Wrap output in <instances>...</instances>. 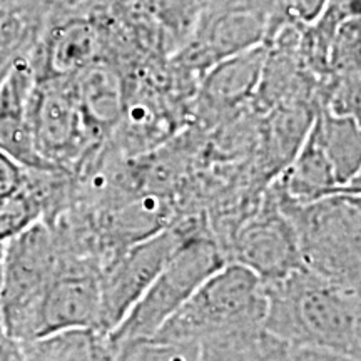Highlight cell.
I'll return each instance as SVG.
<instances>
[{
	"label": "cell",
	"mask_w": 361,
	"mask_h": 361,
	"mask_svg": "<svg viewBox=\"0 0 361 361\" xmlns=\"http://www.w3.org/2000/svg\"><path fill=\"white\" fill-rule=\"evenodd\" d=\"M263 329L291 346L361 360V290L298 268L264 283Z\"/></svg>",
	"instance_id": "obj_1"
},
{
	"label": "cell",
	"mask_w": 361,
	"mask_h": 361,
	"mask_svg": "<svg viewBox=\"0 0 361 361\" xmlns=\"http://www.w3.org/2000/svg\"><path fill=\"white\" fill-rule=\"evenodd\" d=\"M360 196L361 192H338L310 202L276 196L295 229L301 266L353 290H361Z\"/></svg>",
	"instance_id": "obj_2"
},
{
	"label": "cell",
	"mask_w": 361,
	"mask_h": 361,
	"mask_svg": "<svg viewBox=\"0 0 361 361\" xmlns=\"http://www.w3.org/2000/svg\"><path fill=\"white\" fill-rule=\"evenodd\" d=\"M266 313L264 283L238 263H226L194 291L154 336L192 343L263 328Z\"/></svg>",
	"instance_id": "obj_3"
},
{
	"label": "cell",
	"mask_w": 361,
	"mask_h": 361,
	"mask_svg": "<svg viewBox=\"0 0 361 361\" xmlns=\"http://www.w3.org/2000/svg\"><path fill=\"white\" fill-rule=\"evenodd\" d=\"M226 258L207 221L184 239L124 319L111 333L114 346L154 336Z\"/></svg>",
	"instance_id": "obj_4"
},
{
	"label": "cell",
	"mask_w": 361,
	"mask_h": 361,
	"mask_svg": "<svg viewBox=\"0 0 361 361\" xmlns=\"http://www.w3.org/2000/svg\"><path fill=\"white\" fill-rule=\"evenodd\" d=\"M61 261V245L45 221H37L4 243L0 323L19 343L35 338L40 303Z\"/></svg>",
	"instance_id": "obj_5"
},
{
	"label": "cell",
	"mask_w": 361,
	"mask_h": 361,
	"mask_svg": "<svg viewBox=\"0 0 361 361\" xmlns=\"http://www.w3.org/2000/svg\"><path fill=\"white\" fill-rule=\"evenodd\" d=\"M204 223V216H183L159 233L129 246L104 266L99 308L101 331L107 335L114 331L184 239Z\"/></svg>",
	"instance_id": "obj_6"
},
{
	"label": "cell",
	"mask_w": 361,
	"mask_h": 361,
	"mask_svg": "<svg viewBox=\"0 0 361 361\" xmlns=\"http://www.w3.org/2000/svg\"><path fill=\"white\" fill-rule=\"evenodd\" d=\"M29 123L37 156L49 168L74 173L106 142L90 133L71 79L35 80L29 99Z\"/></svg>",
	"instance_id": "obj_7"
},
{
	"label": "cell",
	"mask_w": 361,
	"mask_h": 361,
	"mask_svg": "<svg viewBox=\"0 0 361 361\" xmlns=\"http://www.w3.org/2000/svg\"><path fill=\"white\" fill-rule=\"evenodd\" d=\"M223 252L226 263L245 266L263 283L276 281L301 268L295 229L269 184L258 204L233 229Z\"/></svg>",
	"instance_id": "obj_8"
},
{
	"label": "cell",
	"mask_w": 361,
	"mask_h": 361,
	"mask_svg": "<svg viewBox=\"0 0 361 361\" xmlns=\"http://www.w3.org/2000/svg\"><path fill=\"white\" fill-rule=\"evenodd\" d=\"M72 200V176L64 169L27 168L0 151V243L56 218Z\"/></svg>",
	"instance_id": "obj_9"
},
{
	"label": "cell",
	"mask_w": 361,
	"mask_h": 361,
	"mask_svg": "<svg viewBox=\"0 0 361 361\" xmlns=\"http://www.w3.org/2000/svg\"><path fill=\"white\" fill-rule=\"evenodd\" d=\"M104 57V30L79 0L56 4L30 57L35 80L71 79Z\"/></svg>",
	"instance_id": "obj_10"
},
{
	"label": "cell",
	"mask_w": 361,
	"mask_h": 361,
	"mask_svg": "<svg viewBox=\"0 0 361 361\" xmlns=\"http://www.w3.org/2000/svg\"><path fill=\"white\" fill-rule=\"evenodd\" d=\"M61 250V268L40 303L34 340L62 329H99L102 266L94 258L72 252L62 245Z\"/></svg>",
	"instance_id": "obj_11"
},
{
	"label": "cell",
	"mask_w": 361,
	"mask_h": 361,
	"mask_svg": "<svg viewBox=\"0 0 361 361\" xmlns=\"http://www.w3.org/2000/svg\"><path fill=\"white\" fill-rule=\"evenodd\" d=\"M268 44L224 59L202 75L192 99L191 117L202 128H216L245 111L256 96Z\"/></svg>",
	"instance_id": "obj_12"
},
{
	"label": "cell",
	"mask_w": 361,
	"mask_h": 361,
	"mask_svg": "<svg viewBox=\"0 0 361 361\" xmlns=\"http://www.w3.org/2000/svg\"><path fill=\"white\" fill-rule=\"evenodd\" d=\"M72 84L90 133L99 142H107L124 114L126 74L116 64L101 59L75 74Z\"/></svg>",
	"instance_id": "obj_13"
},
{
	"label": "cell",
	"mask_w": 361,
	"mask_h": 361,
	"mask_svg": "<svg viewBox=\"0 0 361 361\" xmlns=\"http://www.w3.org/2000/svg\"><path fill=\"white\" fill-rule=\"evenodd\" d=\"M35 84L30 59L20 62L0 84V151L27 168H49L35 152L29 123V99Z\"/></svg>",
	"instance_id": "obj_14"
},
{
	"label": "cell",
	"mask_w": 361,
	"mask_h": 361,
	"mask_svg": "<svg viewBox=\"0 0 361 361\" xmlns=\"http://www.w3.org/2000/svg\"><path fill=\"white\" fill-rule=\"evenodd\" d=\"M54 7L49 0H0V84L32 57Z\"/></svg>",
	"instance_id": "obj_15"
},
{
	"label": "cell",
	"mask_w": 361,
	"mask_h": 361,
	"mask_svg": "<svg viewBox=\"0 0 361 361\" xmlns=\"http://www.w3.org/2000/svg\"><path fill=\"white\" fill-rule=\"evenodd\" d=\"M316 137L335 168L341 186L360 192L361 134L360 119L319 109L313 126Z\"/></svg>",
	"instance_id": "obj_16"
},
{
	"label": "cell",
	"mask_w": 361,
	"mask_h": 361,
	"mask_svg": "<svg viewBox=\"0 0 361 361\" xmlns=\"http://www.w3.org/2000/svg\"><path fill=\"white\" fill-rule=\"evenodd\" d=\"M24 361H116L111 336L97 328H72L22 343Z\"/></svg>",
	"instance_id": "obj_17"
},
{
	"label": "cell",
	"mask_w": 361,
	"mask_h": 361,
	"mask_svg": "<svg viewBox=\"0 0 361 361\" xmlns=\"http://www.w3.org/2000/svg\"><path fill=\"white\" fill-rule=\"evenodd\" d=\"M283 346L263 328L247 329L202 341L196 361H276Z\"/></svg>",
	"instance_id": "obj_18"
},
{
	"label": "cell",
	"mask_w": 361,
	"mask_h": 361,
	"mask_svg": "<svg viewBox=\"0 0 361 361\" xmlns=\"http://www.w3.org/2000/svg\"><path fill=\"white\" fill-rule=\"evenodd\" d=\"M116 348V361H196L200 346L151 336Z\"/></svg>",
	"instance_id": "obj_19"
},
{
	"label": "cell",
	"mask_w": 361,
	"mask_h": 361,
	"mask_svg": "<svg viewBox=\"0 0 361 361\" xmlns=\"http://www.w3.org/2000/svg\"><path fill=\"white\" fill-rule=\"evenodd\" d=\"M288 19L300 25H310L323 12L326 0H279Z\"/></svg>",
	"instance_id": "obj_20"
},
{
	"label": "cell",
	"mask_w": 361,
	"mask_h": 361,
	"mask_svg": "<svg viewBox=\"0 0 361 361\" xmlns=\"http://www.w3.org/2000/svg\"><path fill=\"white\" fill-rule=\"evenodd\" d=\"M281 361H361V360H355L351 358V356H345L340 353H333V351L301 348V346L288 345Z\"/></svg>",
	"instance_id": "obj_21"
},
{
	"label": "cell",
	"mask_w": 361,
	"mask_h": 361,
	"mask_svg": "<svg viewBox=\"0 0 361 361\" xmlns=\"http://www.w3.org/2000/svg\"><path fill=\"white\" fill-rule=\"evenodd\" d=\"M0 361H24L22 343L12 338L0 323Z\"/></svg>",
	"instance_id": "obj_22"
},
{
	"label": "cell",
	"mask_w": 361,
	"mask_h": 361,
	"mask_svg": "<svg viewBox=\"0 0 361 361\" xmlns=\"http://www.w3.org/2000/svg\"><path fill=\"white\" fill-rule=\"evenodd\" d=\"M2 266H4V243H0V286H2Z\"/></svg>",
	"instance_id": "obj_23"
},
{
	"label": "cell",
	"mask_w": 361,
	"mask_h": 361,
	"mask_svg": "<svg viewBox=\"0 0 361 361\" xmlns=\"http://www.w3.org/2000/svg\"><path fill=\"white\" fill-rule=\"evenodd\" d=\"M49 2H54V4H67V2H74V0H49Z\"/></svg>",
	"instance_id": "obj_24"
}]
</instances>
